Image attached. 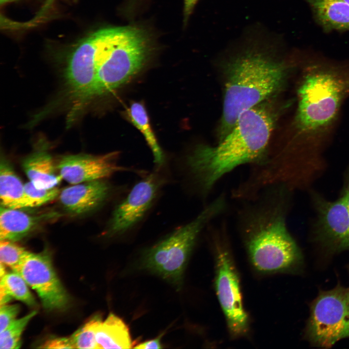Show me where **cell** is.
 <instances>
[{
  "label": "cell",
  "instance_id": "cell-1",
  "mask_svg": "<svg viewBox=\"0 0 349 349\" xmlns=\"http://www.w3.org/2000/svg\"><path fill=\"white\" fill-rule=\"evenodd\" d=\"M274 120L270 110L258 105L243 112L217 145L195 146L176 167L185 190L204 199L234 169L261 162L267 154Z\"/></svg>",
  "mask_w": 349,
  "mask_h": 349
},
{
  "label": "cell",
  "instance_id": "cell-2",
  "mask_svg": "<svg viewBox=\"0 0 349 349\" xmlns=\"http://www.w3.org/2000/svg\"><path fill=\"white\" fill-rule=\"evenodd\" d=\"M290 191L283 186L268 187L243 201L238 211V229L250 262L259 273L293 271L302 263L301 252L287 228Z\"/></svg>",
  "mask_w": 349,
  "mask_h": 349
},
{
  "label": "cell",
  "instance_id": "cell-3",
  "mask_svg": "<svg viewBox=\"0 0 349 349\" xmlns=\"http://www.w3.org/2000/svg\"><path fill=\"white\" fill-rule=\"evenodd\" d=\"M273 50L254 41L227 63L221 139L243 112L283 88L288 65Z\"/></svg>",
  "mask_w": 349,
  "mask_h": 349
},
{
  "label": "cell",
  "instance_id": "cell-4",
  "mask_svg": "<svg viewBox=\"0 0 349 349\" xmlns=\"http://www.w3.org/2000/svg\"><path fill=\"white\" fill-rule=\"evenodd\" d=\"M93 57L96 71L94 95L108 93L125 83L143 66L150 39L133 26L97 30L83 40Z\"/></svg>",
  "mask_w": 349,
  "mask_h": 349
},
{
  "label": "cell",
  "instance_id": "cell-5",
  "mask_svg": "<svg viewBox=\"0 0 349 349\" xmlns=\"http://www.w3.org/2000/svg\"><path fill=\"white\" fill-rule=\"evenodd\" d=\"M227 206L224 194L206 205L190 221L174 228L143 252V267L179 286L187 261L202 231Z\"/></svg>",
  "mask_w": 349,
  "mask_h": 349
},
{
  "label": "cell",
  "instance_id": "cell-6",
  "mask_svg": "<svg viewBox=\"0 0 349 349\" xmlns=\"http://www.w3.org/2000/svg\"><path fill=\"white\" fill-rule=\"evenodd\" d=\"M346 85L333 70L314 68L307 72L298 90L296 125L314 132L331 124L338 113Z\"/></svg>",
  "mask_w": 349,
  "mask_h": 349
},
{
  "label": "cell",
  "instance_id": "cell-7",
  "mask_svg": "<svg viewBox=\"0 0 349 349\" xmlns=\"http://www.w3.org/2000/svg\"><path fill=\"white\" fill-rule=\"evenodd\" d=\"M215 258L214 286L218 300L233 338L246 335L249 319L243 304L239 276L229 243L227 227L223 222L219 226L207 227Z\"/></svg>",
  "mask_w": 349,
  "mask_h": 349
},
{
  "label": "cell",
  "instance_id": "cell-8",
  "mask_svg": "<svg viewBox=\"0 0 349 349\" xmlns=\"http://www.w3.org/2000/svg\"><path fill=\"white\" fill-rule=\"evenodd\" d=\"M140 177L114 206L103 233L105 236L121 238L140 229L172 179L168 167L154 168Z\"/></svg>",
  "mask_w": 349,
  "mask_h": 349
},
{
  "label": "cell",
  "instance_id": "cell-9",
  "mask_svg": "<svg viewBox=\"0 0 349 349\" xmlns=\"http://www.w3.org/2000/svg\"><path fill=\"white\" fill-rule=\"evenodd\" d=\"M306 335L311 343L324 348L349 337L347 288L339 285L319 293L311 305Z\"/></svg>",
  "mask_w": 349,
  "mask_h": 349
},
{
  "label": "cell",
  "instance_id": "cell-10",
  "mask_svg": "<svg viewBox=\"0 0 349 349\" xmlns=\"http://www.w3.org/2000/svg\"><path fill=\"white\" fill-rule=\"evenodd\" d=\"M35 290L47 310L64 309L69 297L58 277L49 254L30 252L14 271Z\"/></svg>",
  "mask_w": 349,
  "mask_h": 349
},
{
  "label": "cell",
  "instance_id": "cell-11",
  "mask_svg": "<svg viewBox=\"0 0 349 349\" xmlns=\"http://www.w3.org/2000/svg\"><path fill=\"white\" fill-rule=\"evenodd\" d=\"M119 152L100 155L86 154L63 157L57 168L62 179L70 184L105 179L119 172H132L140 175L146 171L120 165Z\"/></svg>",
  "mask_w": 349,
  "mask_h": 349
},
{
  "label": "cell",
  "instance_id": "cell-12",
  "mask_svg": "<svg viewBox=\"0 0 349 349\" xmlns=\"http://www.w3.org/2000/svg\"><path fill=\"white\" fill-rule=\"evenodd\" d=\"M312 198L317 238L333 250L349 249V211L342 197L332 201L314 193Z\"/></svg>",
  "mask_w": 349,
  "mask_h": 349
},
{
  "label": "cell",
  "instance_id": "cell-13",
  "mask_svg": "<svg viewBox=\"0 0 349 349\" xmlns=\"http://www.w3.org/2000/svg\"><path fill=\"white\" fill-rule=\"evenodd\" d=\"M125 185H114L105 179L75 184L64 188L59 195L60 202L67 212L82 215L96 210L111 198L123 195L127 190Z\"/></svg>",
  "mask_w": 349,
  "mask_h": 349
},
{
  "label": "cell",
  "instance_id": "cell-14",
  "mask_svg": "<svg viewBox=\"0 0 349 349\" xmlns=\"http://www.w3.org/2000/svg\"><path fill=\"white\" fill-rule=\"evenodd\" d=\"M20 209L0 208V240H19L37 228L50 214L32 215Z\"/></svg>",
  "mask_w": 349,
  "mask_h": 349
},
{
  "label": "cell",
  "instance_id": "cell-15",
  "mask_svg": "<svg viewBox=\"0 0 349 349\" xmlns=\"http://www.w3.org/2000/svg\"><path fill=\"white\" fill-rule=\"evenodd\" d=\"M22 167L29 181L38 189L56 187L63 179L51 155L37 150L23 160Z\"/></svg>",
  "mask_w": 349,
  "mask_h": 349
},
{
  "label": "cell",
  "instance_id": "cell-16",
  "mask_svg": "<svg viewBox=\"0 0 349 349\" xmlns=\"http://www.w3.org/2000/svg\"><path fill=\"white\" fill-rule=\"evenodd\" d=\"M326 32L349 31V4L343 0H305Z\"/></svg>",
  "mask_w": 349,
  "mask_h": 349
},
{
  "label": "cell",
  "instance_id": "cell-17",
  "mask_svg": "<svg viewBox=\"0 0 349 349\" xmlns=\"http://www.w3.org/2000/svg\"><path fill=\"white\" fill-rule=\"evenodd\" d=\"M0 200L4 207L25 208L24 184L4 158L1 159L0 164Z\"/></svg>",
  "mask_w": 349,
  "mask_h": 349
},
{
  "label": "cell",
  "instance_id": "cell-18",
  "mask_svg": "<svg viewBox=\"0 0 349 349\" xmlns=\"http://www.w3.org/2000/svg\"><path fill=\"white\" fill-rule=\"evenodd\" d=\"M96 339L99 349H129L132 345L127 326L113 314L100 323Z\"/></svg>",
  "mask_w": 349,
  "mask_h": 349
},
{
  "label": "cell",
  "instance_id": "cell-19",
  "mask_svg": "<svg viewBox=\"0 0 349 349\" xmlns=\"http://www.w3.org/2000/svg\"><path fill=\"white\" fill-rule=\"evenodd\" d=\"M127 116L132 123L143 133L154 159L155 168L167 166V160L164 152L159 145L149 123L145 108L140 102H133L127 111Z\"/></svg>",
  "mask_w": 349,
  "mask_h": 349
},
{
  "label": "cell",
  "instance_id": "cell-20",
  "mask_svg": "<svg viewBox=\"0 0 349 349\" xmlns=\"http://www.w3.org/2000/svg\"><path fill=\"white\" fill-rule=\"evenodd\" d=\"M28 284L18 273L13 271L7 272L0 278V287L12 298L25 303L30 307H34L36 302L30 292Z\"/></svg>",
  "mask_w": 349,
  "mask_h": 349
},
{
  "label": "cell",
  "instance_id": "cell-21",
  "mask_svg": "<svg viewBox=\"0 0 349 349\" xmlns=\"http://www.w3.org/2000/svg\"><path fill=\"white\" fill-rule=\"evenodd\" d=\"M33 311L24 317L16 319L4 330L0 333V349H18L21 345V336L28 323L36 314Z\"/></svg>",
  "mask_w": 349,
  "mask_h": 349
},
{
  "label": "cell",
  "instance_id": "cell-22",
  "mask_svg": "<svg viewBox=\"0 0 349 349\" xmlns=\"http://www.w3.org/2000/svg\"><path fill=\"white\" fill-rule=\"evenodd\" d=\"M101 321L99 315L95 316L74 332L70 337L74 349H99L96 331Z\"/></svg>",
  "mask_w": 349,
  "mask_h": 349
},
{
  "label": "cell",
  "instance_id": "cell-23",
  "mask_svg": "<svg viewBox=\"0 0 349 349\" xmlns=\"http://www.w3.org/2000/svg\"><path fill=\"white\" fill-rule=\"evenodd\" d=\"M25 208L45 205L59 196L60 190L56 187L48 189H38L30 181L24 184Z\"/></svg>",
  "mask_w": 349,
  "mask_h": 349
},
{
  "label": "cell",
  "instance_id": "cell-24",
  "mask_svg": "<svg viewBox=\"0 0 349 349\" xmlns=\"http://www.w3.org/2000/svg\"><path fill=\"white\" fill-rule=\"evenodd\" d=\"M30 252L12 241L0 240V262L15 271Z\"/></svg>",
  "mask_w": 349,
  "mask_h": 349
},
{
  "label": "cell",
  "instance_id": "cell-25",
  "mask_svg": "<svg viewBox=\"0 0 349 349\" xmlns=\"http://www.w3.org/2000/svg\"><path fill=\"white\" fill-rule=\"evenodd\" d=\"M0 333L4 330L16 318L20 311L18 304L0 306Z\"/></svg>",
  "mask_w": 349,
  "mask_h": 349
},
{
  "label": "cell",
  "instance_id": "cell-26",
  "mask_svg": "<svg viewBox=\"0 0 349 349\" xmlns=\"http://www.w3.org/2000/svg\"><path fill=\"white\" fill-rule=\"evenodd\" d=\"M42 348L47 349H74L69 337H54L46 341Z\"/></svg>",
  "mask_w": 349,
  "mask_h": 349
},
{
  "label": "cell",
  "instance_id": "cell-27",
  "mask_svg": "<svg viewBox=\"0 0 349 349\" xmlns=\"http://www.w3.org/2000/svg\"><path fill=\"white\" fill-rule=\"evenodd\" d=\"M199 0H184L183 24L186 26Z\"/></svg>",
  "mask_w": 349,
  "mask_h": 349
},
{
  "label": "cell",
  "instance_id": "cell-28",
  "mask_svg": "<svg viewBox=\"0 0 349 349\" xmlns=\"http://www.w3.org/2000/svg\"><path fill=\"white\" fill-rule=\"evenodd\" d=\"M161 336L162 334L157 338L140 343L134 348L141 349H161L162 348L160 343Z\"/></svg>",
  "mask_w": 349,
  "mask_h": 349
},
{
  "label": "cell",
  "instance_id": "cell-29",
  "mask_svg": "<svg viewBox=\"0 0 349 349\" xmlns=\"http://www.w3.org/2000/svg\"><path fill=\"white\" fill-rule=\"evenodd\" d=\"M341 197L344 201L349 211V170L347 171L346 175Z\"/></svg>",
  "mask_w": 349,
  "mask_h": 349
},
{
  "label": "cell",
  "instance_id": "cell-30",
  "mask_svg": "<svg viewBox=\"0 0 349 349\" xmlns=\"http://www.w3.org/2000/svg\"><path fill=\"white\" fill-rule=\"evenodd\" d=\"M4 267V265L0 262V278L3 277L7 273Z\"/></svg>",
  "mask_w": 349,
  "mask_h": 349
},
{
  "label": "cell",
  "instance_id": "cell-31",
  "mask_svg": "<svg viewBox=\"0 0 349 349\" xmlns=\"http://www.w3.org/2000/svg\"><path fill=\"white\" fill-rule=\"evenodd\" d=\"M15 0H0V3L2 4L6 3L7 2L15 1Z\"/></svg>",
  "mask_w": 349,
  "mask_h": 349
},
{
  "label": "cell",
  "instance_id": "cell-32",
  "mask_svg": "<svg viewBox=\"0 0 349 349\" xmlns=\"http://www.w3.org/2000/svg\"><path fill=\"white\" fill-rule=\"evenodd\" d=\"M347 296L349 302V287L347 288Z\"/></svg>",
  "mask_w": 349,
  "mask_h": 349
},
{
  "label": "cell",
  "instance_id": "cell-33",
  "mask_svg": "<svg viewBox=\"0 0 349 349\" xmlns=\"http://www.w3.org/2000/svg\"><path fill=\"white\" fill-rule=\"evenodd\" d=\"M343 0L349 4V0Z\"/></svg>",
  "mask_w": 349,
  "mask_h": 349
}]
</instances>
